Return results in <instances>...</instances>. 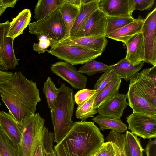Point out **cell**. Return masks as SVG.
<instances>
[{
	"instance_id": "1",
	"label": "cell",
	"mask_w": 156,
	"mask_h": 156,
	"mask_svg": "<svg viewBox=\"0 0 156 156\" xmlns=\"http://www.w3.org/2000/svg\"><path fill=\"white\" fill-rule=\"evenodd\" d=\"M0 95L19 124L35 113L37 105L41 101L36 82L28 80L21 72H15L8 79L0 81Z\"/></svg>"
},
{
	"instance_id": "2",
	"label": "cell",
	"mask_w": 156,
	"mask_h": 156,
	"mask_svg": "<svg viewBox=\"0 0 156 156\" xmlns=\"http://www.w3.org/2000/svg\"><path fill=\"white\" fill-rule=\"evenodd\" d=\"M104 142V136L94 122L78 121L54 147L57 156H94Z\"/></svg>"
},
{
	"instance_id": "3",
	"label": "cell",
	"mask_w": 156,
	"mask_h": 156,
	"mask_svg": "<svg viewBox=\"0 0 156 156\" xmlns=\"http://www.w3.org/2000/svg\"><path fill=\"white\" fill-rule=\"evenodd\" d=\"M52 112L51 113L53 126L54 141L59 143L72 127V120L75 101L73 89L61 83Z\"/></svg>"
},
{
	"instance_id": "4",
	"label": "cell",
	"mask_w": 156,
	"mask_h": 156,
	"mask_svg": "<svg viewBox=\"0 0 156 156\" xmlns=\"http://www.w3.org/2000/svg\"><path fill=\"white\" fill-rule=\"evenodd\" d=\"M38 113L25 118L19 124L22 136L18 149L20 156H34L47 128Z\"/></svg>"
},
{
	"instance_id": "5",
	"label": "cell",
	"mask_w": 156,
	"mask_h": 156,
	"mask_svg": "<svg viewBox=\"0 0 156 156\" xmlns=\"http://www.w3.org/2000/svg\"><path fill=\"white\" fill-rule=\"evenodd\" d=\"M29 32L37 37L43 35L51 41L59 42L65 38L66 28L62 16L58 8L43 19L29 25Z\"/></svg>"
},
{
	"instance_id": "6",
	"label": "cell",
	"mask_w": 156,
	"mask_h": 156,
	"mask_svg": "<svg viewBox=\"0 0 156 156\" xmlns=\"http://www.w3.org/2000/svg\"><path fill=\"white\" fill-rule=\"evenodd\" d=\"M47 52L61 60L73 65H83L100 56L102 53L78 47L51 41Z\"/></svg>"
},
{
	"instance_id": "7",
	"label": "cell",
	"mask_w": 156,
	"mask_h": 156,
	"mask_svg": "<svg viewBox=\"0 0 156 156\" xmlns=\"http://www.w3.org/2000/svg\"><path fill=\"white\" fill-rule=\"evenodd\" d=\"M144 46L145 60L156 66V8L144 19L141 31Z\"/></svg>"
},
{
	"instance_id": "8",
	"label": "cell",
	"mask_w": 156,
	"mask_h": 156,
	"mask_svg": "<svg viewBox=\"0 0 156 156\" xmlns=\"http://www.w3.org/2000/svg\"><path fill=\"white\" fill-rule=\"evenodd\" d=\"M131 133L144 139L156 137V115L134 113L126 118Z\"/></svg>"
},
{
	"instance_id": "9",
	"label": "cell",
	"mask_w": 156,
	"mask_h": 156,
	"mask_svg": "<svg viewBox=\"0 0 156 156\" xmlns=\"http://www.w3.org/2000/svg\"><path fill=\"white\" fill-rule=\"evenodd\" d=\"M9 27L8 20L0 23V70L14 69L18 65L13 48L14 39L7 36Z\"/></svg>"
},
{
	"instance_id": "10",
	"label": "cell",
	"mask_w": 156,
	"mask_h": 156,
	"mask_svg": "<svg viewBox=\"0 0 156 156\" xmlns=\"http://www.w3.org/2000/svg\"><path fill=\"white\" fill-rule=\"evenodd\" d=\"M50 70L75 89L82 90L86 87L87 78L73 65L64 61H59L52 64Z\"/></svg>"
},
{
	"instance_id": "11",
	"label": "cell",
	"mask_w": 156,
	"mask_h": 156,
	"mask_svg": "<svg viewBox=\"0 0 156 156\" xmlns=\"http://www.w3.org/2000/svg\"><path fill=\"white\" fill-rule=\"evenodd\" d=\"M128 90L126 95L128 105L133 112L156 115V107L150 102L131 77Z\"/></svg>"
},
{
	"instance_id": "12",
	"label": "cell",
	"mask_w": 156,
	"mask_h": 156,
	"mask_svg": "<svg viewBox=\"0 0 156 156\" xmlns=\"http://www.w3.org/2000/svg\"><path fill=\"white\" fill-rule=\"evenodd\" d=\"M107 18L108 16L99 8L95 10L89 17L76 39L105 37Z\"/></svg>"
},
{
	"instance_id": "13",
	"label": "cell",
	"mask_w": 156,
	"mask_h": 156,
	"mask_svg": "<svg viewBox=\"0 0 156 156\" xmlns=\"http://www.w3.org/2000/svg\"><path fill=\"white\" fill-rule=\"evenodd\" d=\"M126 98V95L118 92L101 105L97 109L98 113L103 117L120 119L128 105Z\"/></svg>"
},
{
	"instance_id": "14",
	"label": "cell",
	"mask_w": 156,
	"mask_h": 156,
	"mask_svg": "<svg viewBox=\"0 0 156 156\" xmlns=\"http://www.w3.org/2000/svg\"><path fill=\"white\" fill-rule=\"evenodd\" d=\"M82 3L79 13L70 32L71 39H76L91 14L99 9V0H81Z\"/></svg>"
},
{
	"instance_id": "15",
	"label": "cell",
	"mask_w": 156,
	"mask_h": 156,
	"mask_svg": "<svg viewBox=\"0 0 156 156\" xmlns=\"http://www.w3.org/2000/svg\"><path fill=\"white\" fill-rule=\"evenodd\" d=\"M127 47L125 57L130 64L135 66L145 60V52L143 34L138 33L129 39L125 43Z\"/></svg>"
},
{
	"instance_id": "16",
	"label": "cell",
	"mask_w": 156,
	"mask_h": 156,
	"mask_svg": "<svg viewBox=\"0 0 156 156\" xmlns=\"http://www.w3.org/2000/svg\"><path fill=\"white\" fill-rule=\"evenodd\" d=\"M0 127L18 151L21 131L19 124L9 113L0 111Z\"/></svg>"
},
{
	"instance_id": "17",
	"label": "cell",
	"mask_w": 156,
	"mask_h": 156,
	"mask_svg": "<svg viewBox=\"0 0 156 156\" xmlns=\"http://www.w3.org/2000/svg\"><path fill=\"white\" fill-rule=\"evenodd\" d=\"M99 8L107 16H132L129 0H99Z\"/></svg>"
},
{
	"instance_id": "18",
	"label": "cell",
	"mask_w": 156,
	"mask_h": 156,
	"mask_svg": "<svg viewBox=\"0 0 156 156\" xmlns=\"http://www.w3.org/2000/svg\"><path fill=\"white\" fill-rule=\"evenodd\" d=\"M108 40L106 37H83L75 39L66 38L59 41L62 44L85 48L102 53Z\"/></svg>"
},
{
	"instance_id": "19",
	"label": "cell",
	"mask_w": 156,
	"mask_h": 156,
	"mask_svg": "<svg viewBox=\"0 0 156 156\" xmlns=\"http://www.w3.org/2000/svg\"><path fill=\"white\" fill-rule=\"evenodd\" d=\"M144 20V19L140 15L136 20L107 34L105 37L125 44L133 36L141 32Z\"/></svg>"
},
{
	"instance_id": "20",
	"label": "cell",
	"mask_w": 156,
	"mask_h": 156,
	"mask_svg": "<svg viewBox=\"0 0 156 156\" xmlns=\"http://www.w3.org/2000/svg\"><path fill=\"white\" fill-rule=\"evenodd\" d=\"M151 103L156 107V84L145 73L144 70L132 77Z\"/></svg>"
},
{
	"instance_id": "21",
	"label": "cell",
	"mask_w": 156,
	"mask_h": 156,
	"mask_svg": "<svg viewBox=\"0 0 156 156\" xmlns=\"http://www.w3.org/2000/svg\"><path fill=\"white\" fill-rule=\"evenodd\" d=\"M31 14L28 9L21 11L12 20L9 22V27L7 36L15 39L23 33V30L29 24Z\"/></svg>"
},
{
	"instance_id": "22",
	"label": "cell",
	"mask_w": 156,
	"mask_h": 156,
	"mask_svg": "<svg viewBox=\"0 0 156 156\" xmlns=\"http://www.w3.org/2000/svg\"><path fill=\"white\" fill-rule=\"evenodd\" d=\"M65 1V3L58 9L66 27V38L69 37L70 30L79 13L81 5H76Z\"/></svg>"
},
{
	"instance_id": "23",
	"label": "cell",
	"mask_w": 156,
	"mask_h": 156,
	"mask_svg": "<svg viewBox=\"0 0 156 156\" xmlns=\"http://www.w3.org/2000/svg\"><path fill=\"white\" fill-rule=\"evenodd\" d=\"M65 2V0H39L34 9V18L39 20L54 12Z\"/></svg>"
},
{
	"instance_id": "24",
	"label": "cell",
	"mask_w": 156,
	"mask_h": 156,
	"mask_svg": "<svg viewBox=\"0 0 156 156\" xmlns=\"http://www.w3.org/2000/svg\"><path fill=\"white\" fill-rule=\"evenodd\" d=\"M144 63L141 62L138 65L132 66L125 58L121 59L117 63L110 65L111 69H113L121 79H123L126 81L130 78L142 68Z\"/></svg>"
},
{
	"instance_id": "25",
	"label": "cell",
	"mask_w": 156,
	"mask_h": 156,
	"mask_svg": "<svg viewBox=\"0 0 156 156\" xmlns=\"http://www.w3.org/2000/svg\"><path fill=\"white\" fill-rule=\"evenodd\" d=\"M118 76L107 85L96 96L93 105V108L97 110L104 103L118 92L121 82Z\"/></svg>"
},
{
	"instance_id": "26",
	"label": "cell",
	"mask_w": 156,
	"mask_h": 156,
	"mask_svg": "<svg viewBox=\"0 0 156 156\" xmlns=\"http://www.w3.org/2000/svg\"><path fill=\"white\" fill-rule=\"evenodd\" d=\"M91 119L98 124L100 129L102 131L110 129L121 133L125 132L127 129L126 125L120 119L108 118L98 115Z\"/></svg>"
},
{
	"instance_id": "27",
	"label": "cell",
	"mask_w": 156,
	"mask_h": 156,
	"mask_svg": "<svg viewBox=\"0 0 156 156\" xmlns=\"http://www.w3.org/2000/svg\"><path fill=\"white\" fill-rule=\"evenodd\" d=\"M125 149L127 156H143L144 151L137 136L128 131L125 135Z\"/></svg>"
},
{
	"instance_id": "28",
	"label": "cell",
	"mask_w": 156,
	"mask_h": 156,
	"mask_svg": "<svg viewBox=\"0 0 156 156\" xmlns=\"http://www.w3.org/2000/svg\"><path fill=\"white\" fill-rule=\"evenodd\" d=\"M109 69H111L110 65H106L93 59L88 61L83 66L80 67L78 71L82 74L92 76L98 73L104 72Z\"/></svg>"
},
{
	"instance_id": "29",
	"label": "cell",
	"mask_w": 156,
	"mask_h": 156,
	"mask_svg": "<svg viewBox=\"0 0 156 156\" xmlns=\"http://www.w3.org/2000/svg\"><path fill=\"white\" fill-rule=\"evenodd\" d=\"M43 91L46 98L51 113L54 109L55 102L59 93L57 88L50 77H48L44 83Z\"/></svg>"
},
{
	"instance_id": "30",
	"label": "cell",
	"mask_w": 156,
	"mask_h": 156,
	"mask_svg": "<svg viewBox=\"0 0 156 156\" xmlns=\"http://www.w3.org/2000/svg\"><path fill=\"white\" fill-rule=\"evenodd\" d=\"M107 16V21L105 32V36L107 34L118 30L136 20L133 16Z\"/></svg>"
},
{
	"instance_id": "31",
	"label": "cell",
	"mask_w": 156,
	"mask_h": 156,
	"mask_svg": "<svg viewBox=\"0 0 156 156\" xmlns=\"http://www.w3.org/2000/svg\"><path fill=\"white\" fill-rule=\"evenodd\" d=\"M125 135V134L111 130L106 138L107 141L112 143L115 156H127L124 146Z\"/></svg>"
},
{
	"instance_id": "32",
	"label": "cell",
	"mask_w": 156,
	"mask_h": 156,
	"mask_svg": "<svg viewBox=\"0 0 156 156\" xmlns=\"http://www.w3.org/2000/svg\"><path fill=\"white\" fill-rule=\"evenodd\" d=\"M95 94L87 102L81 106H78L75 112V116L81 121H85L90 117H94L98 113L97 110L93 108L95 98Z\"/></svg>"
},
{
	"instance_id": "33",
	"label": "cell",
	"mask_w": 156,
	"mask_h": 156,
	"mask_svg": "<svg viewBox=\"0 0 156 156\" xmlns=\"http://www.w3.org/2000/svg\"><path fill=\"white\" fill-rule=\"evenodd\" d=\"M0 156H20L18 150L0 127Z\"/></svg>"
},
{
	"instance_id": "34",
	"label": "cell",
	"mask_w": 156,
	"mask_h": 156,
	"mask_svg": "<svg viewBox=\"0 0 156 156\" xmlns=\"http://www.w3.org/2000/svg\"><path fill=\"white\" fill-rule=\"evenodd\" d=\"M118 76L116 73L112 69L105 71L96 83L94 89L96 90V96L107 85L114 79Z\"/></svg>"
},
{
	"instance_id": "35",
	"label": "cell",
	"mask_w": 156,
	"mask_h": 156,
	"mask_svg": "<svg viewBox=\"0 0 156 156\" xmlns=\"http://www.w3.org/2000/svg\"><path fill=\"white\" fill-rule=\"evenodd\" d=\"M154 2V0H129V9L130 14L132 15L135 10L142 11L150 10Z\"/></svg>"
},
{
	"instance_id": "36",
	"label": "cell",
	"mask_w": 156,
	"mask_h": 156,
	"mask_svg": "<svg viewBox=\"0 0 156 156\" xmlns=\"http://www.w3.org/2000/svg\"><path fill=\"white\" fill-rule=\"evenodd\" d=\"M94 89H84L78 91L74 95L75 102L80 106L87 101L95 93Z\"/></svg>"
},
{
	"instance_id": "37",
	"label": "cell",
	"mask_w": 156,
	"mask_h": 156,
	"mask_svg": "<svg viewBox=\"0 0 156 156\" xmlns=\"http://www.w3.org/2000/svg\"><path fill=\"white\" fill-rule=\"evenodd\" d=\"M39 41L34 43L33 45V49L38 54H43L48 51L47 48L50 46L51 40L45 36L42 35L37 37Z\"/></svg>"
},
{
	"instance_id": "38",
	"label": "cell",
	"mask_w": 156,
	"mask_h": 156,
	"mask_svg": "<svg viewBox=\"0 0 156 156\" xmlns=\"http://www.w3.org/2000/svg\"><path fill=\"white\" fill-rule=\"evenodd\" d=\"M94 156H115L114 149L110 141L104 142Z\"/></svg>"
},
{
	"instance_id": "39",
	"label": "cell",
	"mask_w": 156,
	"mask_h": 156,
	"mask_svg": "<svg viewBox=\"0 0 156 156\" xmlns=\"http://www.w3.org/2000/svg\"><path fill=\"white\" fill-rule=\"evenodd\" d=\"M147 156H156V140L150 139L146 147L144 150Z\"/></svg>"
},
{
	"instance_id": "40",
	"label": "cell",
	"mask_w": 156,
	"mask_h": 156,
	"mask_svg": "<svg viewBox=\"0 0 156 156\" xmlns=\"http://www.w3.org/2000/svg\"><path fill=\"white\" fill-rule=\"evenodd\" d=\"M145 73L156 84V66L143 69Z\"/></svg>"
},
{
	"instance_id": "41",
	"label": "cell",
	"mask_w": 156,
	"mask_h": 156,
	"mask_svg": "<svg viewBox=\"0 0 156 156\" xmlns=\"http://www.w3.org/2000/svg\"><path fill=\"white\" fill-rule=\"evenodd\" d=\"M11 72L0 70V81L5 80L10 78L13 74Z\"/></svg>"
},
{
	"instance_id": "42",
	"label": "cell",
	"mask_w": 156,
	"mask_h": 156,
	"mask_svg": "<svg viewBox=\"0 0 156 156\" xmlns=\"http://www.w3.org/2000/svg\"><path fill=\"white\" fill-rule=\"evenodd\" d=\"M2 1L4 6L7 8L10 7L13 8L17 1L16 0H2Z\"/></svg>"
},
{
	"instance_id": "43",
	"label": "cell",
	"mask_w": 156,
	"mask_h": 156,
	"mask_svg": "<svg viewBox=\"0 0 156 156\" xmlns=\"http://www.w3.org/2000/svg\"><path fill=\"white\" fill-rule=\"evenodd\" d=\"M34 156H45V153L41 144V141L37 148Z\"/></svg>"
},
{
	"instance_id": "44",
	"label": "cell",
	"mask_w": 156,
	"mask_h": 156,
	"mask_svg": "<svg viewBox=\"0 0 156 156\" xmlns=\"http://www.w3.org/2000/svg\"><path fill=\"white\" fill-rule=\"evenodd\" d=\"M44 152L45 156H57L56 152L54 149Z\"/></svg>"
},
{
	"instance_id": "45",
	"label": "cell",
	"mask_w": 156,
	"mask_h": 156,
	"mask_svg": "<svg viewBox=\"0 0 156 156\" xmlns=\"http://www.w3.org/2000/svg\"><path fill=\"white\" fill-rule=\"evenodd\" d=\"M6 8L3 5L2 0H0V16L4 13Z\"/></svg>"
},
{
	"instance_id": "46",
	"label": "cell",
	"mask_w": 156,
	"mask_h": 156,
	"mask_svg": "<svg viewBox=\"0 0 156 156\" xmlns=\"http://www.w3.org/2000/svg\"><path fill=\"white\" fill-rule=\"evenodd\" d=\"M1 103L0 102V108L1 105Z\"/></svg>"
},
{
	"instance_id": "47",
	"label": "cell",
	"mask_w": 156,
	"mask_h": 156,
	"mask_svg": "<svg viewBox=\"0 0 156 156\" xmlns=\"http://www.w3.org/2000/svg\"></svg>"
}]
</instances>
